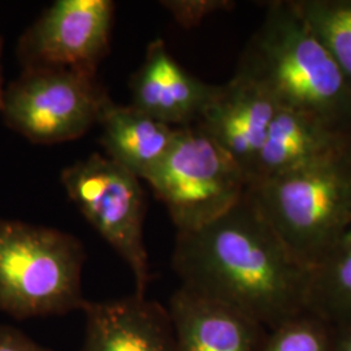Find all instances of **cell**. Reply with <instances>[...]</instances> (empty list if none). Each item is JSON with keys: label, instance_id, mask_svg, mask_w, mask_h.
I'll use <instances>...</instances> for the list:
<instances>
[{"label": "cell", "instance_id": "6da1fadb", "mask_svg": "<svg viewBox=\"0 0 351 351\" xmlns=\"http://www.w3.org/2000/svg\"><path fill=\"white\" fill-rule=\"evenodd\" d=\"M172 269L181 287L267 329L306 311L311 269L290 254L247 191L210 224L177 232Z\"/></svg>", "mask_w": 351, "mask_h": 351}, {"label": "cell", "instance_id": "7a4b0ae2", "mask_svg": "<svg viewBox=\"0 0 351 351\" xmlns=\"http://www.w3.org/2000/svg\"><path fill=\"white\" fill-rule=\"evenodd\" d=\"M237 66L262 82L280 107L351 138V85L290 0L267 3Z\"/></svg>", "mask_w": 351, "mask_h": 351}, {"label": "cell", "instance_id": "3957f363", "mask_svg": "<svg viewBox=\"0 0 351 351\" xmlns=\"http://www.w3.org/2000/svg\"><path fill=\"white\" fill-rule=\"evenodd\" d=\"M247 195L290 254L311 269L351 228V146L255 182Z\"/></svg>", "mask_w": 351, "mask_h": 351}, {"label": "cell", "instance_id": "277c9868", "mask_svg": "<svg viewBox=\"0 0 351 351\" xmlns=\"http://www.w3.org/2000/svg\"><path fill=\"white\" fill-rule=\"evenodd\" d=\"M85 261L71 233L0 219V311L17 320L82 311Z\"/></svg>", "mask_w": 351, "mask_h": 351}, {"label": "cell", "instance_id": "5b68a950", "mask_svg": "<svg viewBox=\"0 0 351 351\" xmlns=\"http://www.w3.org/2000/svg\"><path fill=\"white\" fill-rule=\"evenodd\" d=\"M147 182L177 232L210 224L239 204L249 188L236 160L197 125L178 128L172 149Z\"/></svg>", "mask_w": 351, "mask_h": 351}, {"label": "cell", "instance_id": "8992f818", "mask_svg": "<svg viewBox=\"0 0 351 351\" xmlns=\"http://www.w3.org/2000/svg\"><path fill=\"white\" fill-rule=\"evenodd\" d=\"M111 101L98 72L32 66L5 88L1 114L27 141L55 145L84 137Z\"/></svg>", "mask_w": 351, "mask_h": 351}, {"label": "cell", "instance_id": "52a82bcc", "mask_svg": "<svg viewBox=\"0 0 351 351\" xmlns=\"http://www.w3.org/2000/svg\"><path fill=\"white\" fill-rule=\"evenodd\" d=\"M60 181L68 198L132 271L134 293L146 295L151 274L141 180L107 156L93 154L64 168Z\"/></svg>", "mask_w": 351, "mask_h": 351}, {"label": "cell", "instance_id": "ba28073f", "mask_svg": "<svg viewBox=\"0 0 351 351\" xmlns=\"http://www.w3.org/2000/svg\"><path fill=\"white\" fill-rule=\"evenodd\" d=\"M112 0H56L29 26L17 45L24 68L63 66L98 72L110 53Z\"/></svg>", "mask_w": 351, "mask_h": 351}, {"label": "cell", "instance_id": "9c48e42d", "mask_svg": "<svg viewBox=\"0 0 351 351\" xmlns=\"http://www.w3.org/2000/svg\"><path fill=\"white\" fill-rule=\"evenodd\" d=\"M278 108L263 84L237 66L233 77L217 86L197 126L236 160L249 185L256 158Z\"/></svg>", "mask_w": 351, "mask_h": 351}, {"label": "cell", "instance_id": "30bf717a", "mask_svg": "<svg viewBox=\"0 0 351 351\" xmlns=\"http://www.w3.org/2000/svg\"><path fill=\"white\" fill-rule=\"evenodd\" d=\"M217 86L188 72L163 39L151 42L129 84L132 106L172 128L197 125Z\"/></svg>", "mask_w": 351, "mask_h": 351}, {"label": "cell", "instance_id": "8fae6325", "mask_svg": "<svg viewBox=\"0 0 351 351\" xmlns=\"http://www.w3.org/2000/svg\"><path fill=\"white\" fill-rule=\"evenodd\" d=\"M82 311L86 326L80 351H177L168 310L146 295L88 301Z\"/></svg>", "mask_w": 351, "mask_h": 351}, {"label": "cell", "instance_id": "7c38bea8", "mask_svg": "<svg viewBox=\"0 0 351 351\" xmlns=\"http://www.w3.org/2000/svg\"><path fill=\"white\" fill-rule=\"evenodd\" d=\"M177 351H262L268 329L224 303L180 287L167 307Z\"/></svg>", "mask_w": 351, "mask_h": 351}, {"label": "cell", "instance_id": "4fadbf2b", "mask_svg": "<svg viewBox=\"0 0 351 351\" xmlns=\"http://www.w3.org/2000/svg\"><path fill=\"white\" fill-rule=\"evenodd\" d=\"M351 146V138L307 113L280 107L268 128L249 186L322 160Z\"/></svg>", "mask_w": 351, "mask_h": 351}, {"label": "cell", "instance_id": "5bb4252c", "mask_svg": "<svg viewBox=\"0 0 351 351\" xmlns=\"http://www.w3.org/2000/svg\"><path fill=\"white\" fill-rule=\"evenodd\" d=\"M101 143L107 158L139 180L149 181L175 143L178 128L111 101L101 114Z\"/></svg>", "mask_w": 351, "mask_h": 351}, {"label": "cell", "instance_id": "9a60e30c", "mask_svg": "<svg viewBox=\"0 0 351 351\" xmlns=\"http://www.w3.org/2000/svg\"><path fill=\"white\" fill-rule=\"evenodd\" d=\"M306 311L333 326L351 319V228L311 268Z\"/></svg>", "mask_w": 351, "mask_h": 351}, {"label": "cell", "instance_id": "2e32d148", "mask_svg": "<svg viewBox=\"0 0 351 351\" xmlns=\"http://www.w3.org/2000/svg\"><path fill=\"white\" fill-rule=\"evenodd\" d=\"M351 85V0H290Z\"/></svg>", "mask_w": 351, "mask_h": 351}, {"label": "cell", "instance_id": "e0dca14e", "mask_svg": "<svg viewBox=\"0 0 351 351\" xmlns=\"http://www.w3.org/2000/svg\"><path fill=\"white\" fill-rule=\"evenodd\" d=\"M262 351H335V328L310 311H303L268 329Z\"/></svg>", "mask_w": 351, "mask_h": 351}, {"label": "cell", "instance_id": "ac0fdd59", "mask_svg": "<svg viewBox=\"0 0 351 351\" xmlns=\"http://www.w3.org/2000/svg\"><path fill=\"white\" fill-rule=\"evenodd\" d=\"M160 4L184 29L197 27L210 14L236 7L229 0H164Z\"/></svg>", "mask_w": 351, "mask_h": 351}, {"label": "cell", "instance_id": "d6986e66", "mask_svg": "<svg viewBox=\"0 0 351 351\" xmlns=\"http://www.w3.org/2000/svg\"><path fill=\"white\" fill-rule=\"evenodd\" d=\"M0 351H52L39 345L24 332L11 326H0Z\"/></svg>", "mask_w": 351, "mask_h": 351}, {"label": "cell", "instance_id": "ffe728a7", "mask_svg": "<svg viewBox=\"0 0 351 351\" xmlns=\"http://www.w3.org/2000/svg\"><path fill=\"white\" fill-rule=\"evenodd\" d=\"M335 351H351V319L333 326Z\"/></svg>", "mask_w": 351, "mask_h": 351}, {"label": "cell", "instance_id": "44dd1931", "mask_svg": "<svg viewBox=\"0 0 351 351\" xmlns=\"http://www.w3.org/2000/svg\"><path fill=\"white\" fill-rule=\"evenodd\" d=\"M1 47H3V39L0 37V55H1ZM4 91H5V88L3 86V77H1V69H0V112L3 108V103H4Z\"/></svg>", "mask_w": 351, "mask_h": 351}]
</instances>
